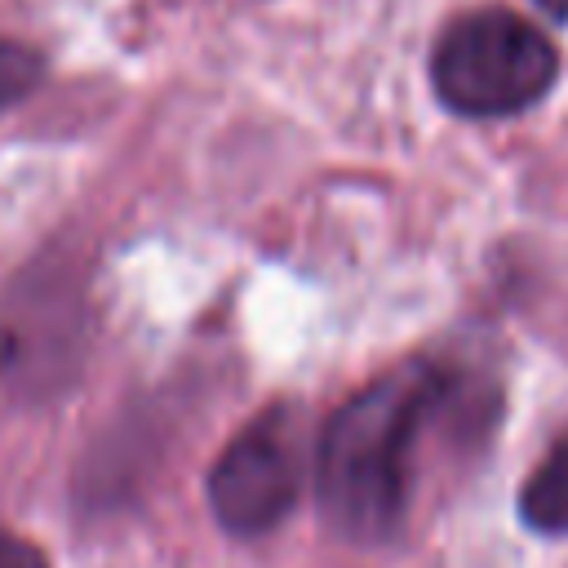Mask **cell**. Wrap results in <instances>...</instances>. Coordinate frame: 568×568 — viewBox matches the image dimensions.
Segmentation results:
<instances>
[{
  "label": "cell",
  "instance_id": "obj_1",
  "mask_svg": "<svg viewBox=\"0 0 568 568\" xmlns=\"http://www.w3.org/2000/svg\"><path fill=\"white\" fill-rule=\"evenodd\" d=\"M453 399V368L408 359L333 408L315 444V493L328 528L342 541L386 546L399 532L417 439Z\"/></svg>",
  "mask_w": 568,
  "mask_h": 568
},
{
  "label": "cell",
  "instance_id": "obj_2",
  "mask_svg": "<svg viewBox=\"0 0 568 568\" xmlns=\"http://www.w3.org/2000/svg\"><path fill=\"white\" fill-rule=\"evenodd\" d=\"M559 75V53L541 27L510 9H475L444 27L430 53L439 102L466 120L519 115L546 98Z\"/></svg>",
  "mask_w": 568,
  "mask_h": 568
},
{
  "label": "cell",
  "instance_id": "obj_3",
  "mask_svg": "<svg viewBox=\"0 0 568 568\" xmlns=\"http://www.w3.org/2000/svg\"><path fill=\"white\" fill-rule=\"evenodd\" d=\"M302 493V448L297 426L284 404L253 417L217 453L209 470V506L217 524L235 537L271 532Z\"/></svg>",
  "mask_w": 568,
  "mask_h": 568
},
{
  "label": "cell",
  "instance_id": "obj_4",
  "mask_svg": "<svg viewBox=\"0 0 568 568\" xmlns=\"http://www.w3.org/2000/svg\"><path fill=\"white\" fill-rule=\"evenodd\" d=\"M519 519L532 532H546V537H564L568 532V430L550 444V453L524 479Z\"/></svg>",
  "mask_w": 568,
  "mask_h": 568
},
{
  "label": "cell",
  "instance_id": "obj_5",
  "mask_svg": "<svg viewBox=\"0 0 568 568\" xmlns=\"http://www.w3.org/2000/svg\"><path fill=\"white\" fill-rule=\"evenodd\" d=\"M44 75V58L18 40H4L0 36V106L27 98Z\"/></svg>",
  "mask_w": 568,
  "mask_h": 568
},
{
  "label": "cell",
  "instance_id": "obj_6",
  "mask_svg": "<svg viewBox=\"0 0 568 568\" xmlns=\"http://www.w3.org/2000/svg\"><path fill=\"white\" fill-rule=\"evenodd\" d=\"M0 568H49V564L31 541H22V537L0 528Z\"/></svg>",
  "mask_w": 568,
  "mask_h": 568
},
{
  "label": "cell",
  "instance_id": "obj_7",
  "mask_svg": "<svg viewBox=\"0 0 568 568\" xmlns=\"http://www.w3.org/2000/svg\"><path fill=\"white\" fill-rule=\"evenodd\" d=\"M546 18H555V22H568V0H532Z\"/></svg>",
  "mask_w": 568,
  "mask_h": 568
}]
</instances>
